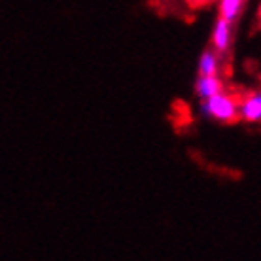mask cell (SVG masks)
Masks as SVG:
<instances>
[{
    "instance_id": "obj_1",
    "label": "cell",
    "mask_w": 261,
    "mask_h": 261,
    "mask_svg": "<svg viewBox=\"0 0 261 261\" xmlns=\"http://www.w3.org/2000/svg\"><path fill=\"white\" fill-rule=\"evenodd\" d=\"M199 110L204 118L218 121V123H231L239 119V98L233 97L225 89L216 93L212 97L201 100Z\"/></svg>"
},
{
    "instance_id": "obj_2",
    "label": "cell",
    "mask_w": 261,
    "mask_h": 261,
    "mask_svg": "<svg viewBox=\"0 0 261 261\" xmlns=\"http://www.w3.org/2000/svg\"><path fill=\"white\" fill-rule=\"evenodd\" d=\"M210 44H212V49L218 51L220 55L227 53L231 44H233V23L223 19V17H218V21L212 27Z\"/></svg>"
},
{
    "instance_id": "obj_3",
    "label": "cell",
    "mask_w": 261,
    "mask_h": 261,
    "mask_svg": "<svg viewBox=\"0 0 261 261\" xmlns=\"http://www.w3.org/2000/svg\"><path fill=\"white\" fill-rule=\"evenodd\" d=\"M239 119L246 123H261V89H255L239 100Z\"/></svg>"
},
{
    "instance_id": "obj_4",
    "label": "cell",
    "mask_w": 261,
    "mask_h": 261,
    "mask_svg": "<svg viewBox=\"0 0 261 261\" xmlns=\"http://www.w3.org/2000/svg\"><path fill=\"white\" fill-rule=\"evenodd\" d=\"M223 89H225V84L220 78V74H216V76H199L195 82V93L201 100L212 97V95L223 91Z\"/></svg>"
},
{
    "instance_id": "obj_5",
    "label": "cell",
    "mask_w": 261,
    "mask_h": 261,
    "mask_svg": "<svg viewBox=\"0 0 261 261\" xmlns=\"http://www.w3.org/2000/svg\"><path fill=\"white\" fill-rule=\"evenodd\" d=\"M199 76H216L222 72V59H220V53L214 49H204L199 57Z\"/></svg>"
},
{
    "instance_id": "obj_6",
    "label": "cell",
    "mask_w": 261,
    "mask_h": 261,
    "mask_svg": "<svg viewBox=\"0 0 261 261\" xmlns=\"http://www.w3.org/2000/svg\"><path fill=\"white\" fill-rule=\"evenodd\" d=\"M244 2L246 0H220L218 2V13H220V17L235 23L241 17L242 10H244Z\"/></svg>"
}]
</instances>
